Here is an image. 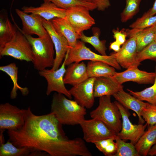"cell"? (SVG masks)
<instances>
[{"mask_svg": "<svg viewBox=\"0 0 156 156\" xmlns=\"http://www.w3.org/2000/svg\"><path fill=\"white\" fill-rule=\"evenodd\" d=\"M90 11L87 7L81 5L73 6L66 9L65 18L79 36L95 23L90 14Z\"/></svg>", "mask_w": 156, "mask_h": 156, "instance_id": "11", "label": "cell"}, {"mask_svg": "<svg viewBox=\"0 0 156 156\" xmlns=\"http://www.w3.org/2000/svg\"><path fill=\"white\" fill-rule=\"evenodd\" d=\"M123 89L113 75L95 78L94 83L93 93L95 98L105 95L113 96Z\"/></svg>", "mask_w": 156, "mask_h": 156, "instance_id": "18", "label": "cell"}, {"mask_svg": "<svg viewBox=\"0 0 156 156\" xmlns=\"http://www.w3.org/2000/svg\"><path fill=\"white\" fill-rule=\"evenodd\" d=\"M144 13L149 16H154L156 14V0H155L152 8Z\"/></svg>", "mask_w": 156, "mask_h": 156, "instance_id": "40", "label": "cell"}, {"mask_svg": "<svg viewBox=\"0 0 156 156\" xmlns=\"http://www.w3.org/2000/svg\"><path fill=\"white\" fill-rule=\"evenodd\" d=\"M126 5L120 14L121 21L125 23L132 18L139 11L142 0H125Z\"/></svg>", "mask_w": 156, "mask_h": 156, "instance_id": "34", "label": "cell"}, {"mask_svg": "<svg viewBox=\"0 0 156 156\" xmlns=\"http://www.w3.org/2000/svg\"><path fill=\"white\" fill-rule=\"evenodd\" d=\"M83 139L87 142H93L112 137L116 133L101 120L96 118L82 120L79 123Z\"/></svg>", "mask_w": 156, "mask_h": 156, "instance_id": "7", "label": "cell"}, {"mask_svg": "<svg viewBox=\"0 0 156 156\" xmlns=\"http://www.w3.org/2000/svg\"><path fill=\"white\" fill-rule=\"evenodd\" d=\"M156 24V15L149 16L145 13L141 17L131 24L129 27L131 29H144L151 27Z\"/></svg>", "mask_w": 156, "mask_h": 156, "instance_id": "35", "label": "cell"}, {"mask_svg": "<svg viewBox=\"0 0 156 156\" xmlns=\"http://www.w3.org/2000/svg\"><path fill=\"white\" fill-rule=\"evenodd\" d=\"M113 96L116 101L128 109L134 111L138 118L139 124H143L145 122L141 115L143 109L148 104L122 90Z\"/></svg>", "mask_w": 156, "mask_h": 156, "instance_id": "19", "label": "cell"}, {"mask_svg": "<svg viewBox=\"0 0 156 156\" xmlns=\"http://www.w3.org/2000/svg\"><path fill=\"white\" fill-rule=\"evenodd\" d=\"M120 45L116 41H115L110 44L109 48L110 49L114 50L115 52L119 51L121 48Z\"/></svg>", "mask_w": 156, "mask_h": 156, "instance_id": "39", "label": "cell"}, {"mask_svg": "<svg viewBox=\"0 0 156 156\" xmlns=\"http://www.w3.org/2000/svg\"><path fill=\"white\" fill-rule=\"evenodd\" d=\"M146 60L156 61V42L154 40L137 52L134 66H138L141 62Z\"/></svg>", "mask_w": 156, "mask_h": 156, "instance_id": "33", "label": "cell"}, {"mask_svg": "<svg viewBox=\"0 0 156 156\" xmlns=\"http://www.w3.org/2000/svg\"><path fill=\"white\" fill-rule=\"evenodd\" d=\"M41 17L42 24L50 36L54 45L55 55L54 65L51 69L56 70L62 64L70 47L67 39L55 29L50 21H47Z\"/></svg>", "mask_w": 156, "mask_h": 156, "instance_id": "12", "label": "cell"}, {"mask_svg": "<svg viewBox=\"0 0 156 156\" xmlns=\"http://www.w3.org/2000/svg\"><path fill=\"white\" fill-rule=\"evenodd\" d=\"M0 70L8 75L12 80L13 86L10 93V97L12 99H15L17 96V91L19 90L24 95H27L29 91L27 88H23L18 83V68L14 63H12L8 65L0 67Z\"/></svg>", "mask_w": 156, "mask_h": 156, "instance_id": "26", "label": "cell"}, {"mask_svg": "<svg viewBox=\"0 0 156 156\" xmlns=\"http://www.w3.org/2000/svg\"><path fill=\"white\" fill-rule=\"evenodd\" d=\"M68 66L64 79L65 84L73 86L89 78L87 65L84 62H75Z\"/></svg>", "mask_w": 156, "mask_h": 156, "instance_id": "20", "label": "cell"}, {"mask_svg": "<svg viewBox=\"0 0 156 156\" xmlns=\"http://www.w3.org/2000/svg\"><path fill=\"white\" fill-rule=\"evenodd\" d=\"M3 133L1 132L0 156H29L31 152L29 149L17 147L8 140L6 143H4Z\"/></svg>", "mask_w": 156, "mask_h": 156, "instance_id": "28", "label": "cell"}, {"mask_svg": "<svg viewBox=\"0 0 156 156\" xmlns=\"http://www.w3.org/2000/svg\"><path fill=\"white\" fill-rule=\"evenodd\" d=\"M50 21L55 29L67 39L70 46L74 47L80 36L65 18H55Z\"/></svg>", "mask_w": 156, "mask_h": 156, "instance_id": "22", "label": "cell"}, {"mask_svg": "<svg viewBox=\"0 0 156 156\" xmlns=\"http://www.w3.org/2000/svg\"><path fill=\"white\" fill-rule=\"evenodd\" d=\"M154 25L144 29H131L125 30L127 36L135 37L137 52L141 51L154 40L156 36Z\"/></svg>", "mask_w": 156, "mask_h": 156, "instance_id": "21", "label": "cell"}, {"mask_svg": "<svg viewBox=\"0 0 156 156\" xmlns=\"http://www.w3.org/2000/svg\"><path fill=\"white\" fill-rule=\"evenodd\" d=\"M113 76L121 84L130 81L140 84H153L154 82L155 74V72L140 70L138 66H133L123 72H116Z\"/></svg>", "mask_w": 156, "mask_h": 156, "instance_id": "15", "label": "cell"}, {"mask_svg": "<svg viewBox=\"0 0 156 156\" xmlns=\"http://www.w3.org/2000/svg\"><path fill=\"white\" fill-rule=\"evenodd\" d=\"M135 144V148L140 156H146L152 148L156 144V124L149 125Z\"/></svg>", "mask_w": 156, "mask_h": 156, "instance_id": "23", "label": "cell"}, {"mask_svg": "<svg viewBox=\"0 0 156 156\" xmlns=\"http://www.w3.org/2000/svg\"><path fill=\"white\" fill-rule=\"evenodd\" d=\"M22 10L27 13L36 14L47 21L55 18H65L66 9L58 7L51 2H44L38 7L24 6Z\"/></svg>", "mask_w": 156, "mask_h": 156, "instance_id": "17", "label": "cell"}, {"mask_svg": "<svg viewBox=\"0 0 156 156\" xmlns=\"http://www.w3.org/2000/svg\"><path fill=\"white\" fill-rule=\"evenodd\" d=\"M82 0L86 1V0Z\"/></svg>", "mask_w": 156, "mask_h": 156, "instance_id": "44", "label": "cell"}, {"mask_svg": "<svg viewBox=\"0 0 156 156\" xmlns=\"http://www.w3.org/2000/svg\"><path fill=\"white\" fill-rule=\"evenodd\" d=\"M95 4L99 11H104L111 5L109 0H86Z\"/></svg>", "mask_w": 156, "mask_h": 156, "instance_id": "38", "label": "cell"}, {"mask_svg": "<svg viewBox=\"0 0 156 156\" xmlns=\"http://www.w3.org/2000/svg\"><path fill=\"white\" fill-rule=\"evenodd\" d=\"M112 31L115 41L120 45H122L126 41V38L127 36L126 31L122 30L119 31V29L117 28L113 29Z\"/></svg>", "mask_w": 156, "mask_h": 156, "instance_id": "37", "label": "cell"}, {"mask_svg": "<svg viewBox=\"0 0 156 156\" xmlns=\"http://www.w3.org/2000/svg\"><path fill=\"white\" fill-rule=\"evenodd\" d=\"M114 102L118 108L122 120L121 130L116 135L124 141L130 140L131 142L135 145L145 131L148 124L146 123L145 125L133 124L129 119L131 114L128 109L118 101Z\"/></svg>", "mask_w": 156, "mask_h": 156, "instance_id": "10", "label": "cell"}, {"mask_svg": "<svg viewBox=\"0 0 156 156\" xmlns=\"http://www.w3.org/2000/svg\"><path fill=\"white\" fill-rule=\"evenodd\" d=\"M99 98V105L90 112V117L101 120L117 134L122 126V116L118 108L114 102H111V96Z\"/></svg>", "mask_w": 156, "mask_h": 156, "instance_id": "4", "label": "cell"}, {"mask_svg": "<svg viewBox=\"0 0 156 156\" xmlns=\"http://www.w3.org/2000/svg\"><path fill=\"white\" fill-rule=\"evenodd\" d=\"M155 33L156 35V24L155 25Z\"/></svg>", "mask_w": 156, "mask_h": 156, "instance_id": "42", "label": "cell"}, {"mask_svg": "<svg viewBox=\"0 0 156 156\" xmlns=\"http://www.w3.org/2000/svg\"><path fill=\"white\" fill-rule=\"evenodd\" d=\"M24 111L23 126L18 130H7L8 140L16 147H25L31 152H45L51 156L92 155L83 140L69 139L63 125L51 113L37 115L29 107Z\"/></svg>", "mask_w": 156, "mask_h": 156, "instance_id": "1", "label": "cell"}, {"mask_svg": "<svg viewBox=\"0 0 156 156\" xmlns=\"http://www.w3.org/2000/svg\"><path fill=\"white\" fill-rule=\"evenodd\" d=\"M25 35L32 47L33 54L32 62L35 69L39 71L48 68H52L55 58L54 47L49 34L38 38L31 35Z\"/></svg>", "mask_w": 156, "mask_h": 156, "instance_id": "3", "label": "cell"}, {"mask_svg": "<svg viewBox=\"0 0 156 156\" xmlns=\"http://www.w3.org/2000/svg\"><path fill=\"white\" fill-rule=\"evenodd\" d=\"M148 155L151 156H156V144L153 146L150 149Z\"/></svg>", "mask_w": 156, "mask_h": 156, "instance_id": "41", "label": "cell"}, {"mask_svg": "<svg viewBox=\"0 0 156 156\" xmlns=\"http://www.w3.org/2000/svg\"><path fill=\"white\" fill-rule=\"evenodd\" d=\"M93 35L88 36L83 33L79 36V39L84 43H87L92 45L101 55H106V40H101L99 36L101 33L100 30L97 27H94L92 29Z\"/></svg>", "mask_w": 156, "mask_h": 156, "instance_id": "27", "label": "cell"}, {"mask_svg": "<svg viewBox=\"0 0 156 156\" xmlns=\"http://www.w3.org/2000/svg\"><path fill=\"white\" fill-rule=\"evenodd\" d=\"M137 53L135 38L131 36L122 44L119 51L113 53L120 66L127 69L135 66Z\"/></svg>", "mask_w": 156, "mask_h": 156, "instance_id": "16", "label": "cell"}, {"mask_svg": "<svg viewBox=\"0 0 156 156\" xmlns=\"http://www.w3.org/2000/svg\"><path fill=\"white\" fill-rule=\"evenodd\" d=\"M155 42H156V35L155 37V39L154 40Z\"/></svg>", "mask_w": 156, "mask_h": 156, "instance_id": "43", "label": "cell"}, {"mask_svg": "<svg viewBox=\"0 0 156 156\" xmlns=\"http://www.w3.org/2000/svg\"><path fill=\"white\" fill-rule=\"evenodd\" d=\"M66 97L63 94L55 92L52 96L51 112L62 125H79L85 119L86 108Z\"/></svg>", "mask_w": 156, "mask_h": 156, "instance_id": "2", "label": "cell"}, {"mask_svg": "<svg viewBox=\"0 0 156 156\" xmlns=\"http://www.w3.org/2000/svg\"><path fill=\"white\" fill-rule=\"evenodd\" d=\"M25 122L24 109H20L9 103L0 105V131L17 130Z\"/></svg>", "mask_w": 156, "mask_h": 156, "instance_id": "8", "label": "cell"}, {"mask_svg": "<svg viewBox=\"0 0 156 156\" xmlns=\"http://www.w3.org/2000/svg\"><path fill=\"white\" fill-rule=\"evenodd\" d=\"M15 11L21 21L22 29L20 30L24 35L34 34L40 37L48 34L42 24L41 17L33 14H28L18 9H16Z\"/></svg>", "mask_w": 156, "mask_h": 156, "instance_id": "14", "label": "cell"}, {"mask_svg": "<svg viewBox=\"0 0 156 156\" xmlns=\"http://www.w3.org/2000/svg\"><path fill=\"white\" fill-rule=\"evenodd\" d=\"M141 115L148 125L156 124V106L148 103L143 109Z\"/></svg>", "mask_w": 156, "mask_h": 156, "instance_id": "36", "label": "cell"}, {"mask_svg": "<svg viewBox=\"0 0 156 156\" xmlns=\"http://www.w3.org/2000/svg\"><path fill=\"white\" fill-rule=\"evenodd\" d=\"M65 62L64 58L61 66L58 69L54 70L46 68L39 71L40 75L44 77L47 81L46 94L47 96L55 92L63 94L68 99H72V96L66 88L64 80L66 71Z\"/></svg>", "mask_w": 156, "mask_h": 156, "instance_id": "9", "label": "cell"}, {"mask_svg": "<svg viewBox=\"0 0 156 156\" xmlns=\"http://www.w3.org/2000/svg\"><path fill=\"white\" fill-rule=\"evenodd\" d=\"M43 1L44 2H51L58 7L66 9L70 7L77 5L87 7L90 11L96 9L95 4L82 0H43Z\"/></svg>", "mask_w": 156, "mask_h": 156, "instance_id": "32", "label": "cell"}, {"mask_svg": "<svg viewBox=\"0 0 156 156\" xmlns=\"http://www.w3.org/2000/svg\"><path fill=\"white\" fill-rule=\"evenodd\" d=\"M7 12H1L0 15V45L9 42L16 35L18 29L9 19Z\"/></svg>", "mask_w": 156, "mask_h": 156, "instance_id": "25", "label": "cell"}, {"mask_svg": "<svg viewBox=\"0 0 156 156\" xmlns=\"http://www.w3.org/2000/svg\"><path fill=\"white\" fill-rule=\"evenodd\" d=\"M115 138L117 151L114 156H140L134 144L131 142H125L116 135Z\"/></svg>", "mask_w": 156, "mask_h": 156, "instance_id": "30", "label": "cell"}, {"mask_svg": "<svg viewBox=\"0 0 156 156\" xmlns=\"http://www.w3.org/2000/svg\"><path fill=\"white\" fill-rule=\"evenodd\" d=\"M85 43L78 40L73 47H70L65 58L66 66L75 62H80L84 60L101 62L120 70L121 67L116 61L113 53L109 55L96 54L87 47Z\"/></svg>", "mask_w": 156, "mask_h": 156, "instance_id": "5", "label": "cell"}, {"mask_svg": "<svg viewBox=\"0 0 156 156\" xmlns=\"http://www.w3.org/2000/svg\"><path fill=\"white\" fill-rule=\"evenodd\" d=\"M115 137L100 140L93 142L96 147L105 156H114L117 151Z\"/></svg>", "mask_w": 156, "mask_h": 156, "instance_id": "31", "label": "cell"}, {"mask_svg": "<svg viewBox=\"0 0 156 156\" xmlns=\"http://www.w3.org/2000/svg\"><path fill=\"white\" fill-rule=\"evenodd\" d=\"M11 56L16 59L32 62V50L31 44L20 29L9 42L0 45V56Z\"/></svg>", "mask_w": 156, "mask_h": 156, "instance_id": "6", "label": "cell"}, {"mask_svg": "<svg viewBox=\"0 0 156 156\" xmlns=\"http://www.w3.org/2000/svg\"><path fill=\"white\" fill-rule=\"evenodd\" d=\"M155 78L153 85L139 92H135L130 89L127 90L130 94L142 101H145L156 106V66L155 68Z\"/></svg>", "mask_w": 156, "mask_h": 156, "instance_id": "29", "label": "cell"}, {"mask_svg": "<svg viewBox=\"0 0 156 156\" xmlns=\"http://www.w3.org/2000/svg\"><path fill=\"white\" fill-rule=\"evenodd\" d=\"M95 78H89L83 82L73 86L69 90L74 100L79 105L88 109L91 108L94 104L93 86Z\"/></svg>", "mask_w": 156, "mask_h": 156, "instance_id": "13", "label": "cell"}, {"mask_svg": "<svg viewBox=\"0 0 156 156\" xmlns=\"http://www.w3.org/2000/svg\"><path fill=\"white\" fill-rule=\"evenodd\" d=\"M86 65L89 78L113 76L116 72L114 68L101 62L90 61Z\"/></svg>", "mask_w": 156, "mask_h": 156, "instance_id": "24", "label": "cell"}]
</instances>
